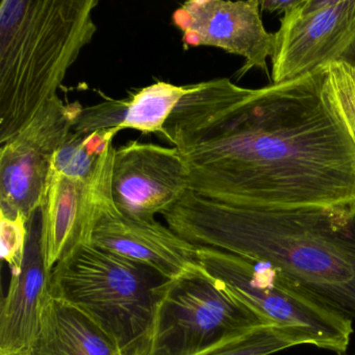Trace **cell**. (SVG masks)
I'll return each instance as SVG.
<instances>
[{"label": "cell", "instance_id": "cell-18", "mask_svg": "<svg viewBox=\"0 0 355 355\" xmlns=\"http://www.w3.org/2000/svg\"><path fill=\"white\" fill-rule=\"evenodd\" d=\"M324 91L334 111L355 139V67L344 61L325 66Z\"/></svg>", "mask_w": 355, "mask_h": 355}, {"label": "cell", "instance_id": "cell-9", "mask_svg": "<svg viewBox=\"0 0 355 355\" xmlns=\"http://www.w3.org/2000/svg\"><path fill=\"white\" fill-rule=\"evenodd\" d=\"M355 37V0H301L275 34L273 84L291 82L338 61Z\"/></svg>", "mask_w": 355, "mask_h": 355}, {"label": "cell", "instance_id": "cell-4", "mask_svg": "<svg viewBox=\"0 0 355 355\" xmlns=\"http://www.w3.org/2000/svg\"><path fill=\"white\" fill-rule=\"evenodd\" d=\"M167 278L134 261L82 245L51 273V294L88 315L124 355H148L159 290Z\"/></svg>", "mask_w": 355, "mask_h": 355}, {"label": "cell", "instance_id": "cell-8", "mask_svg": "<svg viewBox=\"0 0 355 355\" xmlns=\"http://www.w3.org/2000/svg\"><path fill=\"white\" fill-rule=\"evenodd\" d=\"M115 151L111 143L86 180L49 172L39 216L45 263L51 273L72 251L88 245L101 216L116 207L112 189Z\"/></svg>", "mask_w": 355, "mask_h": 355}, {"label": "cell", "instance_id": "cell-13", "mask_svg": "<svg viewBox=\"0 0 355 355\" xmlns=\"http://www.w3.org/2000/svg\"><path fill=\"white\" fill-rule=\"evenodd\" d=\"M51 296V272L45 263L41 222L33 230L21 270L12 274L9 291L0 309V351L30 348L40 327L42 311Z\"/></svg>", "mask_w": 355, "mask_h": 355}, {"label": "cell", "instance_id": "cell-16", "mask_svg": "<svg viewBox=\"0 0 355 355\" xmlns=\"http://www.w3.org/2000/svg\"><path fill=\"white\" fill-rule=\"evenodd\" d=\"M311 345L300 332L275 325H261L227 338L196 355H270L291 347Z\"/></svg>", "mask_w": 355, "mask_h": 355}, {"label": "cell", "instance_id": "cell-10", "mask_svg": "<svg viewBox=\"0 0 355 355\" xmlns=\"http://www.w3.org/2000/svg\"><path fill=\"white\" fill-rule=\"evenodd\" d=\"M172 19L186 46L217 47L242 57L245 62L236 78L252 69L269 73L267 60L273 57L275 34L263 26L259 0H190L174 12Z\"/></svg>", "mask_w": 355, "mask_h": 355}, {"label": "cell", "instance_id": "cell-20", "mask_svg": "<svg viewBox=\"0 0 355 355\" xmlns=\"http://www.w3.org/2000/svg\"><path fill=\"white\" fill-rule=\"evenodd\" d=\"M30 224L22 216L11 219L0 214V255L11 268L12 274L21 270L30 236Z\"/></svg>", "mask_w": 355, "mask_h": 355}, {"label": "cell", "instance_id": "cell-12", "mask_svg": "<svg viewBox=\"0 0 355 355\" xmlns=\"http://www.w3.org/2000/svg\"><path fill=\"white\" fill-rule=\"evenodd\" d=\"M88 245L147 266L167 279H173L200 265L198 246L155 218L130 217L120 211L117 205L101 216Z\"/></svg>", "mask_w": 355, "mask_h": 355}, {"label": "cell", "instance_id": "cell-1", "mask_svg": "<svg viewBox=\"0 0 355 355\" xmlns=\"http://www.w3.org/2000/svg\"><path fill=\"white\" fill-rule=\"evenodd\" d=\"M325 67L265 88L190 85L159 136L189 191L251 209L355 207V139L324 91Z\"/></svg>", "mask_w": 355, "mask_h": 355}, {"label": "cell", "instance_id": "cell-23", "mask_svg": "<svg viewBox=\"0 0 355 355\" xmlns=\"http://www.w3.org/2000/svg\"><path fill=\"white\" fill-rule=\"evenodd\" d=\"M0 355H30L28 349L19 351H0Z\"/></svg>", "mask_w": 355, "mask_h": 355}, {"label": "cell", "instance_id": "cell-21", "mask_svg": "<svg viewBox=\"0 0 355 355\" xmlns=\"http://www.w3.org/2000/svg\"><path fill=\"white\" fill-rule=\"evenodd\" d=\"M301 0H261V10L273 14H286L296 8Z\"/></svg>", "mask_w": 355, "mask_h": 355}, {"label": "cell", "instance_id": "cell-7", "mask_svg": "<svg viewBox=\"0 0 355 355\" xmlns=\"http://www.w3.org/2000/svg\"><path fill=\"white\" fill-rule=\"evenodd\" d=\"M84 107L51 99L5 144L0 145V214L32 222L39 211L51 164Z\"/></svg>", "mask_w": 355, "mask_h": 355}, {"label": "cell", "instance_id": "cell-11", "mask_svg": "<svg viewBox=\"0 0 355 355\" xmlns=\"http://www.w3.org/2000/svg\"><path fill=\"white\" fill-rule=\"evenodd\" d=\"M112 189L120 211L155 218L189 190V171L175 147L132 141L116 149Z\"/></svg>", "mask_w": 355, "mask_h": 355}, {"label": "cell", "instance_id": "cell-2", "mask_svg": "<svg viewBox=\"0 0 355 355\" xmlns=\"http://www.w3.org/2000/svg\"><path fill=\"white\" fill-rule=\"evenodd\" d=\"M162 216L191 244L269 268L355 319V207L251 209L188 190Z\"/></svg>", "mask_w": 355, "mask_h": 355}, {"label": "cell", "instance_id": "cell-5", "mask_svg": "<svg viewBox=\"0 0 355 355\" xmlns=\"http://www.w3.org/2000/svg\"><path fill=\"white\" fill-rule=\"evenodd\" d=\"M201 267L263 322L304 334L313 346L346 352L353 320L269 268L238 255L198 247Z\"/></svg>", "mask_w": 355, "mask_h": 355}, {"label": "cell", "instance_id": "cell-17", "mask_svg": "<svg viewBox=\"0 0 355 355\" xmlns=\"http://www.w3.org/2000/svg\"><path fill=\"white\" fill-rule=\"evenodd\" d=\"M118 132L116 128L97 130L87 136L70 132L55 153L51 170L74 180H86L94 171L99 157L113 143Z\"/></svg>", "mask_w": 355, "mask_h": 355}, {"label": "cell", "instance_id": "cell-6", "mask_svg": "<svg viewBox=\"0 0 355 355\" xmlns=\"http://www.w3.org/2000/svg\"><path fill=\"white\" fill-rule=\"evenodd\" d=\"M261 325L271 324L198 265L159 288L148 355H196Z\"/></svg>", "mask_w": 355, "mask_h": 355}, {"label": "cell", "instance_id": "cell-3", "mask_svg": "<svg viewBox=\"0 0 355 355\" xmlns=\"http://www.w3.org/2000/svg\"><path fill=\"white\" fill-rule=\"evenodd\" d=\"M97 0H3L0 3V145L59 96L97 26Z\"/></svg>", "mask_w": 355, "mask_h": 355}, {"label": "cell", "instance_id": "cell-19", "mask_svg": "<svg viewBox=\"0 0 355 355\" xmlns=\"http://www.w3.org/2000/svg\"><path fill=\"white\" fill-rule=\"evenodd\" d=\"M126 107L128 99H107L98 105L83 109L72 132L80 136L113 128L120 132L119 128L123 122Z\"/></svg>", "mask_w": 355, "mask_h": 355}, {"label": "cell", "instance_id": "cell-22", "mask_svg": "<svg viewBox=\"0 0 355 355\" xmlns=\"http://www.w3.org/2000/svg\"><path fill=\"white\" fill-rule=\"evenodd\" d=\"M338 61H344L346 63L350 64L351 66L355 67V37L350 44L348 45L344 53L340 55Z\"/></svg>", "mask_w": 355, "mask_h": 355}, {"label": "cell", "instance_id": "cell-15", "mask_svg": "<svg viewBox=\"0 0 355 355\" xmlns=\"http://www.w3.org/2000/svg\"><path fill=\"white\" fill-rule=\"evenodd\" d=\"M189 86L157 82L140 89L128 98L125 116L119 130H135L143 134L161 135L166 122L189 92Z\"/></svg>", "mask_w": 355, "mask_h": 355}, {"label": "cell", "instance_id": "cell-14", "mask_svg": "<svg viewBox=\"0 0 355 355\" xmlns=\"http://www.w3.org/2000/svg\"><path fill=\"white\" fill-rule=\"evenodd\" d=\"M30 355H124L113 338L72 305L49 296Z\"/></svg>", "mask_w": 355, "mask_h": 355}, {"label": "cell", "instance_id": "cell-24", "mask_svg": "<svg viewBox=\"0 0 355 355\" xmlns=\"http://www.w3.org/2000/svg\"><path fill=\"white\" fill-rule=\"evenodd\" d=\"M338 355H347V354H345V353H340V354H338Z\"/></svg>", "mask_w": 355, "mask_h": 355}]
</instances>
